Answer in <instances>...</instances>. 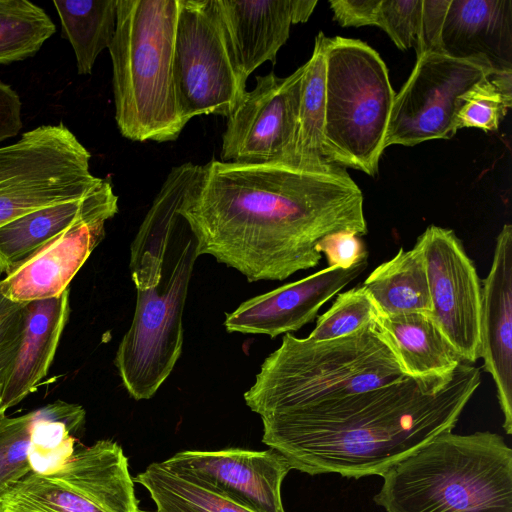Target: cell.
I'll return each mask as SVG.
<instances>
[{
    "instance_id": "6da1fadb",
    "label": "cell",
    "mask_w": 512,
    "mask_h": 512,
    "mask_svg": "<svg viewBox=\"0 0 512 512\" xmlns=\"http://www.w3.org/2000/svg\"><path fill=\"white\" fill-rule=\"evenodd\" d=\"M196 240L249 282L281 281L318 265L325 236L368 233L361 189L346 169L289 163L200 166L179 209Z\"/></svg>"
},
{
    "instance_id": "7a4b0ae2",
    "label": "cell",
    "mask_w": 512,
    "mask_h": 512,
    "mask_svg": "<svg viewBox=\"0 0 512 512\" xmlns=\"http://www.w3.org/2000/svg\"><path fill=\"white\" fill-rule=\"evenodd\" d=\"M481 384L462 362L449 376L407 377L336 402L262 418V442L292 469L347 478L381 476L450 432Z\"/></svg>"
},
{
    "instance_id": "3957f363",
    "label": "cell",
    "mask_w": 512,
    "mask_h": 512,
    "mask_svg": "<svg viewBox=\"0 0 512 512\" xmlns=\"http://www.w3.org/2000/svg\"><path fill=\"white\" fill-rule=\"evenodd\" d=\"M199 168L186 162L171 169L131 244L136 306L115 366L135 400L153 397L182 353L183 311L199 256L179 209Z\"/></svg>"
},
{
    "instance_id": "277c9868",
    "label": "cell",
    "mask_w": 512,
    "mask_h": 512,
    "mask_svg": "<svg viewBox=\"0 0 512 512\" xmlns=\"http://www.w3.org/2000/svg\"><path fill=\"white\" fill-rule=\"evenodd\" d=\"M407 377L391 338L375 320L331 340L286 333L263 361L244 400L262 419L336 402Z\"/></svg>"
},
{
    "instance_id": "5b68a950",
    "label": "cell",
    "mask_w": 512,
    "mask_h": 512,
    "mask_svg": "<svg viewBox=\"0 0 512 512\" xmlns=\"http://www.w3.org/2000/svg\"><path fill=\"white\" fill-rule=\"evenodd\" d=\"M381 477L386 512H512V449L494 432H445Z\"/></svg>"
},
{
    "instance_id": "8992f818",
    "label": "cell",
    "mask_w": 512,
    "mask_h": 512,
    "mask_svg": "<svg viewBox=\"0 0 512 512\" xmlns=\"http://www.w3.org/2000/svg\"><path fill=\"white\" fill-rule=\"evenodd\" d=\"M179 0H117L108 47L115 120L123 137L158 143L178 138L182 120L173 82Z\"/></svg>"
},
{
    "instance_id": "52a82bcc",
    "label": "cell",
    "mask_w": 512,
    "mask_h": 512,
    "mask_svg": "<svg viewBox=\"0 0 512 512\" xmlns=\"http://www.w3.org/2000/svg\"><path fill=\"white\" fill-rule=\"evenodd\" d=\"M395 95L377 51L357 39L327 38L323 130L327 160L377 174Z\"/></svg>"
},
{
    "instance_id": "ba28073f",
    "label": "cell",
    "mask_w": 512,
    "mask_h": 512,
    "mask_svg": "<svg viewBox=\"0 0 512 512\" xmlns=\"http://www.w3.org/2000/svg\"><path fill=\"white\" fill-rule=\"evenodd\" d=\"M90 153L63 124L44 125L0 148V227L34 210L79 199L102 181Z\"/></svg>"
},
{
    "instance_id": "9c48e42d",
    "label": "cell",
    "mask_w": 512,
    "mask_h": 512,
    "mask_svg": "<svg viewBox=\"0 0 512 512\" xmlns=\"http://www.w3.org/2000/svg\"><path fill=\"white\" fill-rule=\"evenodd\" d=\"M0 512H139L122 447L98 440L49 474L30 472L0 495Z\"/></svg>"
},
{
    "instance_id": "30bf717a",
    "label": "cell",
    "mask_w": 512,
    "mask_h": 512,
    "mask_svg": "<svg viewBox=\"0 0 512 512\" xmlns=\"http://www.w3.org/2000/svg\"><path fill=\"white\" fill-rule=\"evenodd\" d=\"M173 82L185 124L199 115L228 118L246 94L214 0H179Z\"/></svg>"
},
{
    "instance_id": "8fae6325",
    "label": "cell",
    "mask_w": 512,
    "mask_h": 512,
    "mask_svg": "<svg viewBox=\"0 0 512 512\" xmlns=\"http://www.w3.org/2000/svg\"><path fill=\"white\" fill-rule=\"evenodd\" d=\"M490 74L479 63L438 52L417 56L409 78L394 97L384 147L451 138L456 133L460 96Z\"/></svg>"
},
{
    "instance_id": "7c38bea8",
    "label": "cell",
    "mask_w": 512,
    "mask_h": 512,
    "mask_svg": "<svg viewBox=\"0 0 512 512\" xmlns=\"http://www.w3.org/2000/svg\"><path fill=\"white\" fill-rule=\"evenodd\" d=\"M428 279V314L463 362L480 358L482 287L476 267L453 230L428 226L415 245Z\"/></svg>"
},
{
    "instance_id": "4fadbf2b",
    "label": "cell",
    "mask_w": 512,
    "mask_h": 512,
    "mask_svg": "<svg viewBox=\"0 0 512 512\" xmlns=\"http://www.w3.org/2000/svg\"><path fill=\"white\" fill-rule=\"evenodd\" d=\"M303 65L287 77H255L256 86L227 118L222 162L294 163V144ZM297 166V165H296Z\"/></svg>"
},
{
    "instance_id": "5bb4252c",
    "label": "cell",
    "mask_w": 512,
    "mask_h": 512,
    "mask_svg": "<svg viewBox=\"0 0 512 512\" xmlns=\"http://www.w3.org/2000/svg\"><path fill=\"white\" fill-rule=\"evenodd\" d=\"M162 464L253 512H285L281 485L292 468L273 448L185 450Z\"/></svg>"
},
{
    "instance_id": "9a60e30c",
    "label": "cell",
    "mask_w": 512,
    "mask_h": 512,
    "mask_svg": "<svg viewBox=\"0 0 512 512\" xmlns=\"http://www.w3.org/2000/svg\"><path fill=\"white\" fill-rule=\"evenodd\" d=\"M368 258L348 269L324 268L241 303L227 313L229 333L265 334L275 338L313 321L320 308L367 268Z\"/></svg>"
},
{
    "instance_id": "2e32d148",
    "label": "cell",
    "mask_w": 512,
    "mask_h": 512,
    "mask_svg": "<svg viewBox=\"0 0 512 512\" xmlns=\"http://www.w3.org/2000/svg\"><path fill=\"white\" fill-rule=\"evenodd\" d=\"M235 68L243 83L267 61L275 64L293 24L311 16L317 0H214Z\"/></svg>"
},
{
    "instance_id": "e0dca14e",
    "label": "cell",
    "mask_w": 512,
    "mask_h": 512,
    "mask_svg": "<svg viewBox=\"0 0 512 512\" xmlns=\"http://www.w3.org/2000/svg\"><path fill=\"white\" fill-rule=\"evenodd\" d=\"M480 358L495 383L503 428L512 433V226L496 238L492 264L482 280Z\"/></svg>"
},
{
    "instance_id": "ac0fdd59",
    "label": "cell",
    "mask_w": 512,
    "mask_h": 512,
    "mask_svg": "<svg viewBox=\"0 0 512 512\" xmlns=\"http://www.w3.org/2000/svg\"><path fill=\"white\" fill-rule=\"evenodd\" d=\"M439 52L512 73V1L448 0Z\"/></svg>"
},
{
    "instance_id": "d6986e66",
    "label": "cell",
    "mask_w": 512,
    "mask_h": 512,
    "mask_svg": "<svg viewBox=\"0 0 512 512\" xmlns=\"http://www.w3.org/2000/svg\"><path fill=\"white\" fill-rule=\"evenodd\" d=\"M106 218L80 222L0 279L2 293L26 304L59 297L105 234Z\"/></svg>"
},
{
    "instance_id": "ffe728a7",
    "label": "cell",
    "mask_w": 512,
    "mask_h": 512,
    "mask_svg": "<svg viewBox=\"0 0 512 512\" xmlns=\"http://www.w3.org/2000/svg\"><path fill=\"white\" fill-rule=\"evenodd\" d=\"M118 197L109 181L86 196L29 212L0 227V273L13 272L54 238L72 226L95 218H112Z\"/></svg>"
},
{
    "instance_id": "44dd1931",
    "label": "cell",
    "mask_w": 512,
    "mask_h": 512,
    "mask_svg": "<svg viewBox=\"0 0 512 512\" xmlns=\"http://www.w3.org/2000/svg\"><path fill=\"white\" fill-rule=\"evenodd\" d=\"M69 313L68 289L59 297L26 303L21 340L1 393L3 413L33 392L47 375Z\"/></svg>"
},
{
    "instance_id": "7402d4cb",
    "label": "cell",
    "mask_w": 512,
    "mask_h": 512,
    "mask_svg": "<svg viewBox=\"0 0 512 512\" xmlns=\"http://www.w3.org/2000/svg\"><path fill=\"white\" fill-rule=\"evenodd\" d=\"M376 321L391 338L410 377L449 376L463 362L426 313L379 312Z\"/></svg>"
},
{
    "instance_id": "603a6c76",
    "label": "cell",
    "mask_w": 512,
    "mask_h": 512,
    "mask_svg": "<svg viewBox=\"0 0 512 512\" xmlns=\"http://www.w3.org/2000/svg\"><path fill=\"white\" fill-rule=\"evenodd\" d=\"M362 286L383 315L431 311L425 262L416 246L407 251L400 248L393 258L377 266Z\"/></svg>"
},
{
    "instance_id": "cb8c5ba5",
    "label": "cell",
    "mask_w": 512,
    "mask_h": 512,
    "mask_svg": "<svg viewBox=\"0 0 512 512\" xmlns=\"http://www.w3.org/2000/svg\"><path fill=\"white\" fill-rule=\"evenodd\" d=\"M327 37L319 32L303 76L294 144L295 165L307 169H327L333 165L324 152L325 47Z\"/></svg>"
},
{
    "instance_id": "d4e9b609",
    "label": "cell",
    "mask_w": 512,
    "mask_h": 512,
    "mask_svg": "<svg viewBox=\"0 0 512 512\" xmlns=\"http://www.w3.org/2000/svg\"><path fill=\"white\" fill-rule=\"evenodd\" d=\"M63 35L74 50L78 73L90 74L115 33L117 0H55Z\"/></svg>"
},
{
    "instance_id": "484cf974",
    "label": "cell",
    "mask_w": 512,
    "mask_h": 512,
    "mask_svg": "<svg viewBox=\"0 0 512 512\" xmlns=\"http://www.w3.org/2000/svg\"><path fill=\"white\" fill-rule=\"evenodd\" d=\"M35 412L28 452L31 472L53 473L73 455L75 435L84 425L85 410L57 400Z\"/></svg>"
},
{
    "instance_id": "4316f807",
    "label": "cell",
    "mask_w": 512,
    "mask_h": 512,
    "mask_svg": "<svg viewBox=\"0 0 512 512\" xmlns=\"http://www.w3.org/2000/svg\"><path fill=\"white\" fill-rule=\"evenodd\" d=\"M155 503V512H253L230 499L153 462L133 479Z\"/></svg>"
},
{
    "instance_id": "83f0119b",
    "label": "cell",
    "mask_w": 512,
    "mask_h": 512,
    "mask_svg": "<svg viewBox=\"0 0 512 512\" xmlns=\"http://www.w3.org/2000/svg\"><path fill=\"white\" fill-rule=\"evenodd\" d=\"M55 32L45 11L27 0H0V64L34 55Z\"/></svg>"
},
{
    "instance_id": "f1b7e54d",
    "label": "cell",
    "mask_w": 512,
    "mask_h": 512,
    "mask_svg": "<svg viewBox=\"0 0 512 512\" xmlns=\"http://www.w3.org/2000/svg\"><path fill=\"white\" fill-rule=\"evenodd\" d=\"M455 131L477 128L485 132L498 129L512 106V73H493L459 98Z\"/></svg>"
},
{
    "instance_id": "f546056e",
    "label": "cell",
    "mask_w": 512,
    "mask_h": 512,
    "mask_svg": "<svg viewBox=\"0 0 512 512\" xmlns=\"http://www.w3.org/2000/svg\"><path fill=\"white\" fill-rule=\"evenodd\" d=\"M378 315L379 310L368 291L357 286L337 296L333 305L317 318L308 338L323 341L347 336L375 321Z\"/></svg>"
},
{
    "instance_id": "4dcf8cb0",
    "label": "cell",
    "mask_w": 512,
    "mask_h": 512,
    "mask_svg": "<svg viewBox=\"0 0 512 512\" xmlns=\"http://www.w3.org/2000/svg\"><path fill=\"white\" fill-rule=\"evenodd\" d=\"M35 414L0 417V495L31 472L28 452Z\"/></svg>"
},
{
    "instance_id": "1f68e13d",
    "label": "cell",
    "mask_w": 512,
    "mask_h": 512,
    "mask_svg": "<svg viewBox=\"0 0 512 512\" xmlns=\"http://www.w3.org/2000/svg\"><path fill=\"white\" fill-rule=\"evenodd\" d=\"M423 0H381L377 25L401 50L415 47L422 19Z\"/></svg>"
},
{
    "instance_id": "d6a6232c",
    "label": "cell",
    "mask_w": 512,
    "mask_h": 512,
    "mask_svg": "<svg viewBox=\"0 0 512 512\" xmlns=\"http://www.w3.org/2000/svg\"><path fill=\"white\" fill-rule=\"evenodd\" d=\"M25 306L8 299L0 287V403L2 389L21 340ZM3 415L5 413L0 409V417Z\"/></svg>"
},
{
    "instance_id": "836d02e7",
    "label": "cell",
    "mask_w": 512,
    "mask_h": 512,
    "mask_svg": "<svg viewBox=\"0 0 512 512\" xmlns=\"http://www.w3.org/2000/svg\"><path fill=\"white\" fill-rule=\"evenodd\" d=\"M316 250L325 255L328 267L348 269L368 258V251L360 237L346 231L325 236L317 244Z\"/></svg>"
},
{
    "instance_id": "e575fe53",
    "label": "cell",
    "mask_w": 512,
    "mask_h": 512,
    "mask_svg": "<svg viewBox=\"0 0 512 512\" xmlns=\"http://www.w3.org/2000/svg\"><path fill=\"white\" fill-rule=\"evenodd\" d=\"M448 0H423L420 32L415 44L417 56L439 52V36Z\"/></svg>"
},
{
    "instance_id": "d590c367",
    "label": "cell",
    "mask_w": 512,
    "mask_h": 512,
    "mask_svg": "<svg viewBox=\"0 0 512 512\" xmlns=\"http://www.w3.org/2000/svg\"><path fill=\"white\" fill-rule=\"evenodd\" d=\"M381 0H330L334 20L343 27L377 25Z\"/></svg>"
},
{
    "instance_id": "8d00e7d4",
    "label": "cell",
    "mask_w": 512,
    "mask_h": 512,
    "mask_svg": "<svg viewBox=\"0 0 512 512\" xmlns=\"http://www.w3.org/2000/svg\"><path fill=\"white\" fill-rule=\"evenodd\" d=\"M22 128L18 94L0 81V142L16 136Z\"/></svg>"
}]
</instances>
